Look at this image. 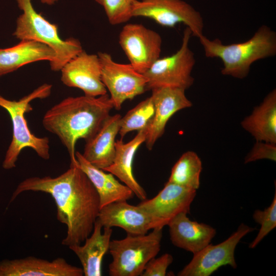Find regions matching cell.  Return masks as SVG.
<instances>
[{
  "label": "cell",
  "instance_id": "1",
  "mask_svg": "<svg viewBox=\"0 0 276 276\" xmlns=\"http://www.w3.org/2000/svg\"><path fill=\"white\" fill-rule=\"evenodd\" d=\"M27 191L50 194L57 206V218L66 226L62 241L68 247L81 244L92 233L101 209L99 195L78 165H70L62 174L52 177H31L20 182L10 202Z\"/></svg>",
  "mask_w": 276,
  "mask_h": 276
},
{
  "label": "cell",
  "instance_id": "2",
  "mask_svg": "<svg viewBox=\"0 0 276 276\" xmlns=\"http://www.w3.org/2000/svg\"><path fill=\"white\" fill-rule=\"evenodd\" d=\"M113 108L109 95L69 97L52 106L43 117L42 125L56 135L68 152L71 164L78 165L77 141L87 142L101 128Z\"/></svg>",
  "mask_w": 276,
  "mask_h": 276
},
{
  "label": "cell",
  "instance_id": "3",
  "mask_svg": "<svg viewBox=\"0 0 276 276\" xmlns=\"http://www.w3.org/2000/svg\"><path fill=\"white\" fill-rule=\"evenodd\" d=\"M198 39L206 57L221 60L222 75L240 79L247 76L255 62L276 54V33L266 25L242 42L224 44L218 38L210 40L204 35Z\"/></svg>",
  "mask_w": 276,
  "mask_h": 276
},
{
  "label": "cell",
  "instance_id": "4",
  "mask_svg": "<svg viewBox=\"0 0 276 276\" xmlns=\"http://www.w3.org/2000/svg\"><path fill=\"white\" fill-rule=\"evenodd\" d=\"M51 90L52 85L43 84L17 101L10 100L0 95V106L9 113L13 128L12 141L2 165L5 169H11L16 167L18 157L25 148L32 149L43 159H49V139L47 137H37L31 132L25 118V113L32 109L30 104L31 101L48 97Z\"/></svg>",
  "mask_w": 276,
  "mask_h": 276
},
{
  "label": "cell",
  "instance_id": "5",
  "mask_svg": "<svg viewBox=\"0 0 276 276\" xmlns=\"http://www.w3.org/2000/svg\"><path fill=\"white\" fill-rule=\"evenodd\" d=\"M16 1L22 13L17 19L16 27L13 35L20 40L37 41L53 49L56 53V57L54 61L50 62L52 71H60L69 60L83 50L77 39L61 38L57 26L38 13L34 8L31 0Z\"/></svg>",
  "mask_w": 276,
  "mask_h": 276
},
{
  "label": "cell",
  "instance_id": "6",
  "mask_svg": "<svg viewBox=\"0 0 276 276\" xmlns=\"http://www.w3.org/2000/svg\"><path fill=\"white\" fill-rule=\"evenodd\" d=\"M162 237L163 228L156 227L146 234H127L124 239L111 240L109 275L141 276L147 263L159 252Z\"/></svg>",
  "mask_w": 276,
  "mask_h": 276
},
{
  "label": "cell",
  "instance_id": "7",
  "mask_svg": "<svg viewBox=\"0 0 276 276\" xmlns=\"http://www.w3.org/2000/svg\"><path fill=\"white\" fill-rule=\"evenodd\" d=\"M191 36V30L186 27L181 46L177 52L170 56L159 58L143 74L147 80V90L172 87L186 90L193 85L194 79L191 74L196 60L189 47Z\"/></svg>",
  "mask_w": 276,
  "mask_h": 276
},
{
  "label": "cell",
  "instance_id": "8",
  "mask_svg": "<svg viewBox=\"0 0 276 276\" xmlns=\"http://www.w3.org/2000/svg\"><path fill=\"white\" fill-rule=\"evenodd\" d=\"M132 16L148 18L165 27L182 24L191 30L193 36L198 38L203 35L201 14L182 0H137Z\"/></svg>",
  "mask_w": 276,
  "mask_h": 276
},
{
  "label": "cell",
  "instance_id": "9",
  "mask_svg": "<svg viewBox=\"0 0 276 276\" xmlns=\"http://www.w3.org/2000/svg\"><path fill=\"white\" fill-rule=\"evenodd\" d=\"M101 66V80L110 94L113 108L119 110L127 100L147 90V80L130 64L120 63L106 52L98 53Z\"/></svg>",
  "mask_w": 276,
  "mask_h": 276
},
{
  "label": "cell",
  "instance_id": "10",
  "mask_svg": "<svg viewBox=\"0 0 276 276\" xmlns=\"http://www.w3.org/2000/svg\"><path fill=\"white\" fill-rule=\"evenodd\" d=\"M119 43L129 63L140 73L144 74L160 58V35L142 24L125 25L119 34Z\"/></svg>",
  "mask_w": 276,
  "mask_h": 276
},
{
  "label": "cell",
  "instance_id": "11",
  "mask_svg": "<svg viewBox=\"0 0 276 276\" xmlns=\"http://www.w3.org/2000/svg\"><path fill=\"white\" fill-rule=\"evenodd\" d=\"M255 229L241 223L227 239L222 242L210 243L193 254L191 261L177 274L179 276H209L221 266L229 265L236 268L235 250L241 239Z\"/></svg>",
  "mask_w": 276,
  "mask_h": 276
},
{
  "label": "cell",
  "instance_id": "12",
  "mask_svg": "<svg viewBox=\"0 0 276 276\" xmlns=\"http://www.w3.org/2000/svg\"><path fill=\"white\" fill-rule=\"evenodd\" d=\"M61 80L67 86L81 89L84 95L98 97L107 94L101 80L99 56L82 50L61 68Z\"/></svg>",
  "mask_w": 276,
  "mask_h": 276
},
{
  "label": "cell",
  "instance_id": "13",
  "mask_svg": "<svg viewBox=\"0 0 276 276\" xmlns=\"http://www.w3.org/2000/svg\"><path fill=\"white\" fill-rule=\"evenodd\" d=\"M196 195V190L167 181L155 197L138 205L151 215L158 227L163 228L179 214L190 213Z\"/></svg>",
  "mask_w": 276,
  "mask_h": 276
},
{
  "label": "cell",
  "instance_id": "14",
  "mask_svg": "<svg viewBox=\"0 0 276 276\" xmlns=\"http://www.w3.org/2000/svg\"><path fill=\"white\" fill-rule=\"evenodd\" d=\"M154 113L147 129L145 143L151 150L154 145L164 133L169 119L176 112L192 106L187 98L185 90L177 87H159L152 88Z\"/></svg>",
  "mask_w": 276,
  "mask_h": 276
},
{
  "label": "cell",
  "instance_id": "15",
  "mask_svg": "<svg viewBox=\"0 0 276 276\" xmlns=\"http://www.w3.org/2000/svg\"><path fill=\"white\" fill-rule=\"evenodd\" d=\"M103 228L119 227L127 234L144 235L158 227L155 219L139 205L127 201L114 202L101 208L98 217Z\"/></svg>",
  "mask_w": 276,
  "mask_h": 276
},
{
  "label": "cell",
  "instance_id": "16",
  "mask_svg": "<svg viewBox=\"0 0 276 276\" xmlns=\"http://www.w3.org/2000/svg\"><path fill=\"white\" fill-rule=\"evenodd\" d=\"M82 268L58 257L49 261L27 257L0 262V276H82Z\"/></svg>",
  "mask_w": 276,
  "mask_h": 276
},
{
  "label": "cell",
  "instance_id": "17",
  "mask_svg": "<svg viewBox=\"0 0 276 276\" xmlns=\"http://www.w3.org/2000/svg\"><path fill=\"white\" fill-rule=\"evenodd\" d=\"M181 213L168 224L170 240L175 246L195 254L209 244L216 234L211 226L191 220Z\"/></svg>",
  "mask_w": 276,
  "mask_h": 276
},
{
  "label": "cell",
  "instance_id": "18",
  "mask_svg": "<svg viewBox=\"0 0 276 276\" xmlns=\"http://www.w3.org/2000/svg\"><path fill=\"white\" fill-rule=\"evenodd\" d=\"M147 133V128L139 131L134 137L126 143L122 139L116 141V152L113 163L103 169L118 177L142 201L147 199V193L135 179L132 164L137 149L145 142Z\"/></svg>",
  "mask_w": 276,
  "mask_h": 276
},
{
  "label": "cell",
  "instance_id": "19",
  "mask_svg": "<svg viewBox=\"0 0 276 276\" xmlns=\"http://www.w3.org/2000/svg\"><path fill=\"white\" fill-rule=\"evenodd\" d=\"M103 227L97 219L91 234L84 240L83 245H74L69 248L77 256L85 276H101L102 263L109 249L112 233L111 228Z\"/></svg>",
  "mask_w": 276,
  "mask_h": 276
},
{
  "label": "cell",
  "instance_id": "20",
  "mask_svg": "<svg viewBox=\"0 0 276 276\" xmlns=\"http://www.w3.org/2000/svg\"><path fill=\"white\" fill-rule=\"evenodd\" d=\"M122 117L109 116L96 134L86 142L84 158L95 167L104 169L113 163L116 152V137L120 129Z\"/></svg>",
  "mask_w": 276,
  "mask_h": 276
},
{
  "label": "cell",
  "instance_id": "21",
  "mask_svg": "<svg viewBox=\"0 0 276 276\" xmlns=\"http://www.w3.org/2000/svg\"><path fill=\"white\" fill-rule=\"evenodd\" d=\"M75 155L78 167L86 174L99 195L101 208L114 202L127 201L133 197V191L120 183L113 174L91 164L80 152L76 151Z\"/></svg>",
  "mask_w": 276,
  "mask_h": 276
},
{
  "label": "cell",
  "instance_id": "22",
  "mask_svg": "<svg viewBox=\"0 0 276 276\" xmlns=\"http://www.w3.org/2000/svg\"><path fill=\"white\" fill-rule=\"evenodd\" d=\"M56 53L48 45L33 40H21L16 45L0 49V77L32 62L54 60Z\"/></svg>",
  "mask_w": 276,
  "mask_h": 276
},
{
  "label": "cell",
  "instance_id": "23",
  "mask_svg": "<svg viewBox=\"0 0 276 276\" xmlns=\"http://www.w3.org/2000/svg\"><path fill=\"white\" fill-rule=\"evenodd\" d=\"M257 141L276 144V90L273 89L241 123Z\"/></svg>",
  "mask_w": 276,
  "mask_h": 276
},
{
  "label": "cell",
  "instance_id": "24",
  "mask_svg": "<svg viewBox=\"0 0 276 276\" xmlns=\"http://www.w3.org/2000/svg\"><path fill=\"white\" fill-rule=\"evenodd\" d=\"M202 163L194 152H185L171 169L168 182L197 191L200 186Z\"/></svg>",
  "mask_w": 276,
  "mask_h": 276
},
{
  "label": "cell",
  "instance_id": "25",
  "mask_svg": "<svg viewBox=\"0 0 276 276\" xmlns=\"http://www.w3.org/2000/svg\"><path fill=\"white\" fill-rule=\"evenodd\" d=\"M154 113V105L150 96L141 101L121 118L119 133L121 139L129 132L147 128Z\"/></svg>",
  "mask_w": 276,
  "mask_h": 276
},
{
  "label": "cell",
  "instance_id": "26",
  "mask_svg": "<svg viewBox=\"0 0 276 276\" xmlns=\"http://www.w3.org/2000/svg\"><path fill=\"white\" fill-rule=\"evenodd\" d=\"M137 0H95L104 9L109 22L117 25L128 21Z\"/></svg>",
  "mask_w": 276,
  "mask_h": 276
},
{
  "label": "cell",
  "instance_id": "27",
  "mask_svg": "<svg viewBox=\"0 0 276 276\" xmlns=\"http://www.w3.org/2000/svg\"><path fill=\"white\" fill-rule=\"evenodd\" d=\"M252 217L255 221L260 224L261 227L255 239L249 244V247L251 249L255 248L276 226L275 191L271 204L263 211L255 210Z\"/></svg>",
  "mask_w": 276,
  "mask_h": 276
},
{
  "label": "cell",
  "instance_id": "28",
  "mask_svg": "<svg viewBox=\"0 0 276 276\" xmlns=\"http://www.w3.org/2000/svg\"><path fill=\"white\" fill-rule=\"evenodd\" d=\"M263 159L275 162V144L257 141L250 151L245 157L244 163L247 164Z\"/></svg>",
  "mask_w": 276,
  "mask_h": 276
},
{
  "label": "cell",
  "instance_id": "29",
  "mask_svg": "<svg viewBox=\"0 0 276 276\" xmlns=\"http://www.w3.org/2000/svg\"><path fill=\"white\" fill-rule=\"evenodd\" d=\"M173 261L172 256L168 253L158 258L154 257L147 263L141 276H165Z\"/></svg>",
  "mask_w": 276,
  "mask_h": 276
},
{
  "label": "cell",
  "instance_id": "30",
  "mask_svg": "<svg viewBox=\"0 0 276 276\" xmlns=\"http://www.w3.org/2000/svg\"><path fill=\"white\" fill-rule=\"evenodd\" d=\"M40 1L43 4H47L49 5H52L55 4L58 0H40Z\"/></svg>",
  "mask_w": 276,
  "mask_h": 276
}]
</instances>
